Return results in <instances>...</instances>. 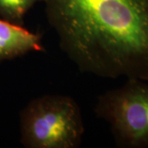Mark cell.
Masks as SVG:
<instances>
[{"mask_svg": "<svg viewBox=\"0 0 148 148\" xmlns=\"http://www.w3.org/2000/svg\"><path fill=\"white\" fill-rule=\"evenodd\" d=\"M39 2L45 0H0V18L23 27L25 15Z\"/></svg>", "mask_w": 148, "mask_h": 148, "instance_id": "cell-5", "label": "cell"}, {"mask_svg": "<svg viewBox=\"0 0 148 148\" xmlns=\"http://www.w3.org/2000/svg\"><path fill=\"white\" fill-rule=\"evenodd\" d=\"M96 116L106 120L118 147H148V83L131 78L116 89L101 95Z\"/></svg>", "mask_w": 148, "mask_h": 148, "instance_id": "cell-3", "label": "cell"}, {"mask_svg": "<svg viewBox=\"0 0 148 148\" xmlns=\"http://www.w3.org/2000/svg\"><path fill=\"white\" fill-rule=\"evenodd\" d=\"M59 46L81 72L148 82V0H45Z\"/></svg>", "mask_w": 148, "mask_h": 148, "instance_id": "cell-1", "label": "cell"}, {"mask_svg": "<svg viewBox=\"0 0 148 148\" xmlns=\"http://www.w3.org/2000/svg\"><path fill=\"white\" fill-rule=\"evenodd\" d=\"M21 143L27 148H77L84 134L78 104L64 95L35 98L20 113Z\"/></svg>", "mask_w": 148, "mask_h": 148, "instance_id": "cell-2", "label": "cell"}, {"mask_svg": "<svg viewBox=\"0 0 148 148\" xmlns=\"http://www.w3.org/2000/svg\"><path fill=\"white\" fill-rule=\"evenodd\" d=\"M42 35L0 18V62L31 52H44Z\"/></svg>", "mask_w": 148, "mask_h": 148, "instance_id": "cell-4", "label": "cell"}]
</instances>
